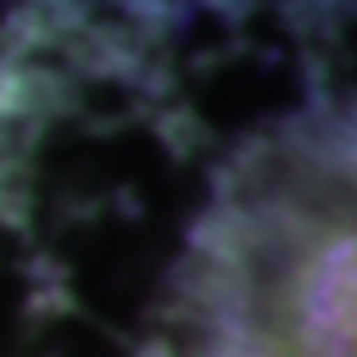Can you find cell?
I'll return each instance as SVG.
<instances>
[{
  "mask_svg": "<svg viewBox=\"0 0 357 357\" xmlns=\"http://www.w3.org/2000/svg\"><path fill=\"white\" fill-rule=\"evenodd\" d=\"M154 357H357V100L243 149L194 229Z\"/></svg>",
  "mask_w": 357,
  "mask_h": 357,
  "instance_id": "1",
  "label": "cell"
}]
</instances>
